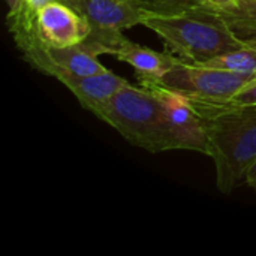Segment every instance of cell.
I'll return each instance as SVG.
<instances>
[{"label":"cell","mask_w":256,"mask_h":256,"mask_svg":"<svg viewBox=\"0 0 256 256\" xmlns=\"http://www.w3.org/2000/svg\"><path fill=\"white\" fill-rule=\"evenodd\" d=\"M202 118L218 189L230 195L256 160V105L234 106L188 98Z\"/></svg>","instance_id":"6da1fadb"},{"label":"cell","mask_w":256,"mask_h":256,"mask_svg":"<svg viewBox=\"0 0 256 256\" xmlns=\"http://www.w3.org/2000/svg\"><path fill=\"white\" fill-rule=\"evenodd\" d=\"M142 26L153 30L171 54L189 63H204L219 54L248 45L231 32L224 16L210 6L171 16L147 15Z\"/></svg>","instance_id":"7a4b0ae2"},{"label":"cell","mask_w":256,"mask_h":256,"mask_svg":"<svg viewBox=\"0 0 256 256\" xmlns=\"http://www.w3.org/2000/svg\"><path fill=\"white\" fill-rule=\"evenodd\" d=\"M93 114L140 148L174 150L162 100L152 88L126 84Z\"/></svg>","instance_id":"3957f363"},{"label":"cell","mask_w":256,"mask_h":256,"mask_svg":"<svg viewBox=\"0 0 256 256\" xmlns=\"http://www.w3.org/2000/svg\"><path fill=\"white\" fill-rule=\"evenodd\" d=\"M254 78H256V74L231 72L178 58L160 84L190 99L224 104Z\"/></svg>","instance_id":"277c9868"},{"label":"cell","mask_w":256,"mask_h":256,"mask_svg":"<svg viewBox=\"0 0 256 256\" xmlns=\"http://www.w3.org/2000/svg\"><path fill=\"white\" fill-rule=\"evenodd\" d=\"M81 14L92 26L84 40L99 56L108 54L124 36L123 30L142 24L146 14L135 0H60Z\"/></svg>","instance_id":"5b68a950"},{"label":"cell","mask_w":256,"mask_h":256,"mask_svg":"<svg viewBox=\"0 0 256 256\" xmlns=\"http://www.w3.org/2000/svg\"><path fill=\"white\" fill-rule=\"evenodd\" d=\"M15 44L28 64L58 81L64 76H90L108 69L99 62V54L87 42L56 48L44 45L34 33L15 40Z\"/></svg>","instance_id":"8992f818"},{"label":"cell","mask_w":256,"mask_h":256,"mask_svg":"<svg viewBox=\"0 0 256 256\" xmlns=\"http://www.w3.org/2000/svg\"><path fill=\"white\" fill-rule=\"evenodd\" d=\"M142 87V86H141ZM162 100L174 150H192L210 156V142L201 116L182 93L164 84L148 86Z\"/></svg>","instance_id":"52a82bcc"},{"label":"cell","mask_w":256,"mask_h":256,"mask_svg":"<svg viewBox=\"0 0 256 256\" xmlns=\"http://www.w3.org/2000/svg\"><path fill=\"white\" fill-rule=\"evenodd\" d=\"M36 34L44 45L66 48L84 42L92 34V26L66 3L52 0L38 12Z\"/></svg>","instance_id":"ba28073f"},{"label":"cell","mask_w":256,"mask_h":256,"mask_svg":"<svg viewBox=\"0 0 256 256\" xmlns=\"http://www.w3.org/2000/svg\"><path fill=\"white\" fill-rule=\"evenodd\" d=\"M108 54L132 66L135 76L142 87L160 84L166 72L180 58L171 52H158L148 46L135 44L126 36H123L120 42L108 51Z\"/></svg>","instance_id":"9c48e42d"},{"label":"cell","mask_w":256,"mask_h":256,"mask_svg":"<svg viewBox=\"0 0 256 256\" xmlns=\"http://www.w3.org/2000/svg\"><path fill=\"white\" fill-rule=\"evenodd\" d=\"M60 82L78 99L82 108L94 112L120 88L129 84L110 69L90 76H64Z\"/></svg>","instance_id":"30bf717a"},{"label":"cell","mask_w":256,"mask_h":256,"mask_svg":"<svg viewBox=\"0 0 256 256\" xmlns=\"http://www.w3.org/2000/svg\"><path fill=\"white\" fill-rule=\"evenodd\" d=\"M218 12L240 40L256 45V0H238L236 6Z\"/></svg>","instance_id":"8fae6325"},{"label":"cell","mask_w":256,"mask_h":256,"mask_svg":"<svg viewBox=\"0 0 256 256\" xmlns=\"http://www.w3.org/2000/svg\"><path fill=\"white\" fill-rule=\"evenodd\" d=\"M208 68L231 70V72H250L256 74V45H244L242 48L219 54L204 63Z\"/></svg>","instance_id":"7c38bea8"},{"label":"cell","mask_w":256,"mask_h":256,"mask_svg":"<svg viewBox=\"0 0 256 256\" xmlns=\"http://www.w3.org/2000/svg\"><path fill=\"white\" fill-rule=\"evenodd\" d=\"M135 3L146 14V16H171L195 8L207 6L206 0H135Z\"/></svg>","instance_id":"4fadbf2b"},{"label":"cell","mask_w":256,"mask_h":256,"mask_svg":"<svg viewBox=\"0 0 256 256\" xmlns=\"http://www.w3.org/2000/svg\"><path fill=\"white\" fill-rule=\"evenodd\" d=\"M224 104L234 105V106L256 105V78H254L249 84H246L243 88H240L228 102H224Z\"/></svg>","instance_id":"5bb4252c"},{"label":"cell","mask_w":256,"mask_h":256,"mask_svg":"<svg viewBox=\"0 0 256 256\" xmlns=\"http://www.w3.org/2000/svg\"><path fill=\"white\" fill-rule=\"evenodd\" d=\"M207 6L213 8L214 10H225L237 4L238 0H206Z\"/></svg>","instance_id":"9a60e30c"},{"label":"cell","mask_w":256,"mask_h":256,"mask_svg":"<svg viewBox=\"0 0 256 256\" xmlns=\"http://www.w3.org/2000/svg\"><path fill=\"white\" fill-rule=\"evenodd\" d=\"M244 182H246L248 186H250L252 189L256 190V160L254 162V165L248 170L246 177H244Z\"/></svg>","instance_id":"2e32d148"},{"label":"cell","mask_w":256,"mask_h":256,"mask_svg":"<svg viewBox=\"0 0 256 256\" xmlns=\"http://www.w3.org/2000/svg\"><path fill=\"white\" fill-rule=\"evenodd\" d=\"M6 3H8V8H9V9H12V8H15V6H16L18 0H6Z\"/></svg>","instance_id":"e0dca14e"}]
</instances>
